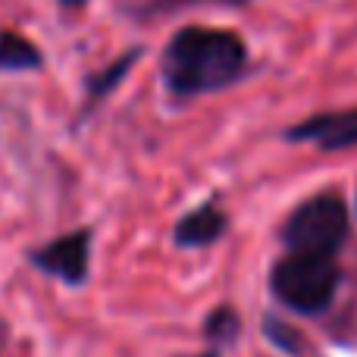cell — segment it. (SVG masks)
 I'll return each instance as SVG.
<instances>
[{
  "instance_id": "cell-9",
  "label": "cell",
  "mask_w": 357,
  "mask_h": 357,
  "mask_svg": "<svg viewBox=\"0 0 357 357\" xmlns=\"http://www.w3.org/2000/svg\"><path fill=\"white\" fill-rule=\"evenodd\" d=\"M66 6H79V3H85V0H63Z\"/></svg>"
},
{
  "instance_id": "cell-5",
  "label": "cell",
  "mask_w": 357,
  "mask_h": 357,
  "mask_svg": "<svg viewBox=\"0 0 357 357\" xmlns=\"http://www.w3.org/2000/svg\"><path fill=\"white\" fill-rule=\"evenodd\" d=\"M291 138H307V142H317L329 151L354 148L357 144V110L307 119L304 126H298V129L291 132Z\"/></svg>"
},
{
  "instance_id": "cell-4",
  "label": "cell",
  "mask_w": 357,
  "mask_h": 357,
  "mask_svg": "<svg viewBox=\"0 0 357 357\" xmlns=\"http://www.w3.org/2000/svg\"><path fill=\"white\" fill-rule=\"evenodd\" d=\"M38 264L66 282H82L88 273V232H75L54 241L38 254Z\"/></svg>"
},
{
  "instance_id": "cell-6",
  "label": "cell",
  "mask_w": 357,
  "mask_h": 357,
  "mask_svg": "<svg viewBox=\"0 0 357 357\" xmlns=\"http://www.w3.org/2000/svg\"><path fill=\"white\" fill-rule=\"evenodd\" d=\"M222 229H226V216L213 204H204V207H197L195 213H188L176 226V241L185 248H204L220 238Z\"/></svg>"
},
{
  "instance_id": "cell-2",
  "label": "cell",
  "mask_w": 357,
  "mask_h": 357,
  "mask_svg": "<svg viewBox=\"0 0 357 357\" xmlns=\"http://www.w3.org/2000/svg\"><path fill=\"white\" fill-rule=\"evenodd\" d=\"M273 295L298 314H320L329 307L339 289V266L333 257L289 254L273 266Z\"/></svg>"
},
{
  "instance_id": "cell-1",
  "label": "cell",
  "mask_w": 357,
  "mask_h": 357,
  "mask_svg": "<svg viewBox=\"0 0 357 357\" xmlns=\"http://www.w3.org/2000/svg\"><path fill=\"white\" fill-rule=\"evenodd\" d=\"M245 69V44L232 31L182 29L163 56L167 85L176 94H204L232 85Z\"/></svg>"
},
{
  "instance_id": "cell-3",
  "label": "cell",
  "mask_w": 357,
  "mask_h": 357,
  "mask_svg": "<svg viewBox=\"0 0 357 357\" xmlns=\"http://www.w3.org/2000/svg\"><path fill=\"white\" fill-rule=\"evenodd\" d=\"M348 235V210L342 197L317 195L291 213L282 229V241L289 254H314V257H333Z\"/></svg>"
},
{
  "instance_id": "cell-8",
  "label": "cell",
  "mask_w": 357,
  "mask_h": 357,
  "mask_svg": "<svg viewBox=\"0 0 357 357\" xmlns=\"http://www.w3.org/2000/svg\"><path fill=\"white\" fill-rule=\"evenodd\" d=\"M207 333H210V339L213 342H226V339H232V335L238 333V320H235L229 310H220V314L210 317Z\"/></svg>"
},
{
  "instance_id": "cell-7",
  "label": "cell",
  "mask_w": 357,
  "mask_h": 357,
  "mask_svg": "<svg viewBox=\"0 0 357 357\" xmlns=\"http://www.w3.org/2000/svg\"><path fill=\"white\" fill-rule=\"evenodd\" d=\"M38 63H41V54L31 41H25L16 31L0 35V69H35Z\"/></svg>"
}]
</instances>
